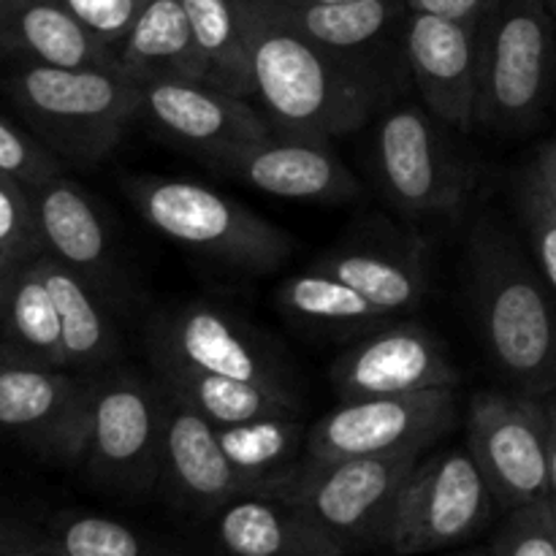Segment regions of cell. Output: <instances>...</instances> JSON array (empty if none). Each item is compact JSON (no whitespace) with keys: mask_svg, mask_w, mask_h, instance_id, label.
I'll return each mask as SVG.
<instances>
[{"mask_svg":"<svg viewBox=\"0 0 556 556\" xmlns=\"http://www.w3.org/2000/svg\"><path fill=\"white\" fill-rule=\"evenodd\" d=\"M38 266L58 307L71 372L98 375L114 367L123 342L112 320V304L52 255H38Z\"/></svg>","mask_w":556,"mask_h":556,"instance_id":"23","label":"cell"},{"mask_svg":"<svg viewBox=\"0 0 556 556\" xmlns=\"http://www.w3.org/2000/svg\"><path fill=\"white\" fill-rule=\"evenodd\" d=\"M43 253L30 188L0 172V261L20 266Z\"/></svg>","mask_w":556,"mask_h":556,"instance_id":"32","label":"cell"},{"mask_svg":"<svg viewBox=\"0 0 556 556\" xmlns=\"http://www.w3.org/2000/svg\"><path fill=\"white\" fill-rule=\"evenodd\" d=\"M206 81L233 96H253V68L244 43L239 0H182Z\"/></svg>","mask_w":556,"mask_h":556,"instance_id":"29","label":"cell"},{"mask_svg":"<svg viewBox=\"0 0 556 556\" xmlns=\"http://www.w3.org/2000/svg\"><path fill=\"white\" fill-rule=\"evenodd\" d=\"M117 65L136 85L161 79L206 81L182 0H144L119 47Z\"/></svg>","mask_w":556,"mask_h":556,"instance_id":"24","label":"cell"},{"mask_svg":"<svg viewBox=\"0 0 556 556\" xmlns=\"http://www.w3.org/2000/svg\"><path fill=\"white\" fill-rule=\"evenodd\" d=\"M286 25L334 54H351L378 41L400 16H407L405 0H356V3H296L264 0Z\"/></svg>","mask_w":556,"mask_h":556,"instance_id":"26","label":"cell"},{"mask_svg":"<svg viewBox=\"0 0 556 556\" xmlns=\"http://www.w3.org/2000/svg\"><path fill=\"white\" fill-rule=\"evenodd\" d=\"M516 195H519V212L521 220H525L532 255H535L538 271L556 293V212L552 201L546 199V193H543L541 185L535 182L530 172H525V177H521Z\"/></svg>","mask_w":556,"mask_h":556,"instance_id":"35","label":"cell"},{"mask_svg":"<svg viewBox=\"0 0 556 556\" xmlns=\"http://www.w3.org/2000/svg\"><path fill=\"white\" fill-rule=\"evenodd\" d=\"M402 49L424 106L443 125L472 130L481 109V27L407 11Z\"/></svg>","mask_w":556,"mask_h":556,"instance_id":"15","label":"cell"},{"mask_svg":"<svg viewBox=\"0 0 556 556\" xmlns=\"http://www.w3.org/2000/svg\"><path fill=\"white\" fill-rule=\"evenodd\" d=\"M157 383L174 396L193 407L195 413L215 427L255 421L269 416H302L304 402L299 389H277L264 383L217 378V375L190 372V369H152Z\"/></svg>","mask_w":556,"mask_h":556,"instance_id":"25","label":"cell"},{"mask_svg":"<svg viewBox=\"0 0 556 556\" xmlns=\"http://www.w3.org/2000/svg\"><path fill=\"white\" fill-rule=\"evenodd\" d=\"M296 3H356V0H296Z\"/></svg>","mask_w":556,"mask_h":556,"instance_id":"43","label":"cell"},{"mask_svg":"<svg viewBox=\"0 0 556 556\" xmlns=\"http://www.w3.org/2000/svg\"><path fill=\"white\" fill-rule=\"evenodd\" d=\"M0 556H63L52 543L43 538V532L30 527H16L14 532L0 538Z\"/></svg>","mask_w":556,"mask_h":556,"instance_id":"38","label":"cell"},{"mask_svg":"<svg viewBox=\"0 0 556 556\" xmlns=\"http://www.w3.org/2000/svg\"><path fill=\"white\" fill-rule=\"evenodd\" d=\"M139 92L141 117L163 139L188 147L201 161L275 134L264 112L248 98L220 90L210 81L161 79L139 85Z\"/></svg>","mask_w":556,"mask_h":556,"instance_id":"16","label":"cell"},{"mask_svg":"<svg viewBox=\"0 0 556 556\" xmlns=\"http://www.w3.org/2000/svg\"><path fill=\"white\" fill-rule=\"evenodd\" d=\"M489 548L492 556H556V532L548 500L510 510Z\"/></svg>","mask_w":556,"mask_h":556,"instance_id":"33","label":"cell"},{"mask_svg":"<svg viewBox=\"0 0 556 556\" xmlns=\"http://www.w3.org/2000/svg\"><path fill=\"white\" fill-rule=\"evenodd\" d=\"M223 177L250 185L261 193L291 201H351L362 185L337 157L329 141L271 134L248 147L206 157Z\"/></svg>","mask_w":556,"mask_h":556,"instance_id":"17","label":"cell"},{"mask_svg":"<svg viewBox=\"0 0 556 556\" xmlns=\"http://www.w3.org/2000/svg\"><path fill=\"white\" fill-rule=\"evenodd\" d=\"M0 337H3L0 348L27 358V362L68 369L60 315L54 307L52 291L41 275L38 258L16 266Z\"/></svg>","mask_w":556,"mask_h":556,"instance_id":"27","label":"cell"},{"mask_svg":"<svg viewBox=\"0 0 556 556\" xmlns=\"http://www.w3.org/2000/svg\"><path fill=\"white\" fill-rule=\"evenodd\" d=\"M467 286L494 367L519 394L554 396L556 293L497 223L472 228Z\"/></svg>","mask_w":556,"mask_h":556,"instance_id":"2","label":"cell"},{"mask_svg":"<svg viewBox=\"0 0 556 556\" xmlns=\"http://www.w3.org/2000/svg\"><path fill=\"white\" fill-rule=\"evenodd\" d=\"M157 486L177 508L199 519H212L233 497L255 492L223 451L215 424L168 391Z\"/></svg>","mask_w":556,"mask_h":556,"instance_id":"19","label":"cell"},{"mask_svg":"<svg viewBox=\"0 0 556 556\" xmlns=\"http://www.w3.org/2000/svg\"><path fill=\"white\" fill-rule=\"evenodd\" d=\"M210 521L223 556H345L299 505L269 492L239 494Z\"/></svg>","mask_w":556,"mask_h":556,"instance_id":"21","label":"cell"},{"mask_svg":"<svg viewBox=\"0 0 556 556\" xmlns=\"http://www.w3.org/2000/svg\"><path fill=\"white\" fill-rule=\"evenodd\" d=\"M492 486L467 445L421 456L402 483L391 519L396 556H429L476 538L494 516Z\"/></svg>","mask_w":556,"mask_h":556,"instance_id":"8","label":"cell"},{"mask_svg":"<svg viewBox=\"0 0 556 556\" xmlns=\"http://www.w3.org/2000/svg\"><path fill=\"white\" fill-rule=\"evenodd\" d=\"M152 369L174 367L244 383L296 389L293 369L269 337L239 315L212 302L168 307L147 326Z\"/></svg>","mask_w":556,"mask_h":556,"instance_id":"9","label":"cell"},{"mask_svg":"<svg viewBox=\"0 0 556 556\" xmlns=\"http://www.w3.org/2000/svg\"><path fill=\"white\" fill-rule=\"evenodd\" d=\"M527 172L535 177V182L541 185V190L546 193V199L552 201V206L556 212V139L546 141V144L538 150L535 161L527 166Z\"/></svg>","mask_w":556,"mask_h":556,"instance_id":"39","label":"cell"},{"mask_svg":"<svg viewBox=\"0 0 556 556\" xmlns=\"http://www.w3.org/2000/svg\"><path fill=\"white\" fill-rule=\"evenodd\" d=\"M239 9L253 96L275 134L329 141L372 117L380 98L372 76L304 38L264 0H239Z\"/></svg>","mask_w":556,"mask_h":556,"instance_id":"1","label":"cell"},{"mask_svg":"<svg viewBox=\"0 0 556 556\" xmlns=\"http://www.w3.org/2000/svg\"><path fill=\"white\" fill-rule=\"evenodd\" d=\"M277 304L302 324L324 329H378L391 320L362 293L318 269H304L282 282Z\"/></svg>","mask_w":556,"mask_h":556,"instance_id":"30","label":"cell"},{"mask_svg":"<svg viewBox=\"0 0 556 556\" xmlns=\"http://www.w3.org/2000/svg\"><path fill=\"white\" fill-rule=\"evenodd\" d=\"M3 90L33 136L60 161L76 166L106 161L130 119L139 117V85L119 65H14Z\"/></svg>","mask_w":556,"mask_h":556,"instance_id":"3","label":"cell"},{"mask_svg":"<svg viewBox=\"0 0 556 556\" xmlns=\"http://www.w3.org/2000/svg\"><path fill=\"white\" fill-rule=\"evenodd\" d=\"M30 195L43 253L90 282L109 304L125 302L128 277L123 275L103 212L90 193L60 174L30 188Z\"/></svg>","mask_w":556,"mask_h":556,"instance_id":"18","label":"cell"},{"mask_svg":"<svg viewBox=\"0 0 556 556\" xmlns=\"http://www.w3.org/2000/svg\"><path fill=\"white\" fill-rule=\"evenodd\" d=\"M456 556H492V548H478V552H465V554H456Z\"/></svg>","mask_w":556,"mask_h":556,"instance_id":"44","label":"cell"},{"mask_svg":"<svg viewBox=\"0 0 556 556\" xmlns=\"http://www.w3.org/2000/svg\"><path fill=\"white\" fill-rule=\"evenodd\" d=\"M0 58L14 65L98 68L117 65L63 0H0Z\"/></svg>","mask_w":556,"mask_h":556,"instance_id":"22","label":"cell"},{"mask_svg":"<svg viewBox=\"0 0 556 556\" xmlns=\"http://www.w3.org/2000/svg\"><path fill=\"white\" fill-rule=\"evenodd\" d=\"M63 3L103 47L117 54L144 0H63Z\"/></svg>","mask_w":556,"mask_h":556,"instance_id":"36","label":"cell"},{"mask_svg":"<svg viewBox=\"0 0 556 556\" xmlns=\"http://www.w3.org/2000/svg\"><path fill=\"white\" fill-rule=\"evenodd\" d=\"M0 172L14 177L25 188H38L63 174V161L36 136L0 117Z\"/></svg>","mask_w":556,"mask_h":556,"instance_id":"34","label":"cell"},{"mask_svg":"<svg viewBox=\"0 0 556 556\" xmlns=\"http://www.w3.org/2000/svg\"><path fill=\"white\" fill-rule=\"evenodd\" d=\"M548 410V486H552V497L556 500V394L546 400Z\"/></svg>","mask_w":556,"mask_h":556,"instance_id":"40","label":"cell"},{"mask_svg":"<svg viewBox=\"0 0 556 556\" xmlns=\"http://www.w3.org/2000/svg\"><path fill=\"white\" fill-rule=\"evenodd\" d=\"M548 505H552V519H554V532H556V500H548Z\"/></svg>","mask_w":556,"mask_h":556,"instance_id":"45","label":"cell"},{"mask_svg":"<svg viewBox=\"0 0 556 556\" xmlns=\"http://www.w3.org/2000/svg\"><path fill=\"white\" fill-rule=\"evenodd\" d=\"M43 538L63 556H163L134 527L98 514H58Z\"/></svg>","mask_w":556,"mask_h":556,"instance_id":"31","label":"cell"},{"mask_svg":"<svg viewBox=\"0 0 556 556\" xmlns=\"http://www.w3.org/2000/svg\"><path fill=\"white\" fill-rule=\"evenodd\" d=\"M337 277L386 315L410 313L429 291L427 248L407 237H358L326 250L309 264Z\"/></svg>","mask_w":556,"mask_h":556,"instance_id":"20","label":"cell"},{"mask_svg":"<svg viewBox=\"0 0 556 556\" xmlns=\"http://www.w3.org/2000/svg\"><path fill=\"white\" fill-rule=\"evenodd\" d=\"M465 445L505 510L552 497L546 400L481 391L467 407Z\"/></svg>","mask_w":556,"mask_h":556,"instance_id":"12","label":"cell"},{"mask_svg":"<svg viewBox=\"0 0 556 556\" xmlns=\"http://www.w3.org/2000/svg\"><path fill=\"white\" fill-rule=\"evenodd\" d=\"M14 271H16L14 264H9V261H0V329H3L5 302H9V291H11V280H14Z\"/></svg>","mask_w":556,"mask_h":556,"instance_id":"41","label":"cell"},{"mask_svg":"<svg viewBox=\"0 0 556 556\" xmlns=\"http://www.w3.org/2000/svg\"><path fill=\"white\" fill-rule=\"evenodd\" d=\"M405 3L410 11L451 16V20H462L481 27L500 0H405Z\"/></svg>","mask_w":556,"mask_h":556,"instance_id":"37","label":"cell"},{"mask_svg":"<svg viewBox=\"0 0 556 556\" xmlns=\"http://www.w3.org/2000/svg\"><path fill=\"white\" fill-rule=\"evenodd\" d=\"M456 421V389L342 400L309 427L307 459L427 454V448L443 440Z\"/></svg>","mask_w":556,"mask_h":556,"instance_id":"11","label":"cell"},{"mask_svg":"<svg viewBox=\"0 0 556 556\" xmlns=\"http://www.w3.org/2000/svg\"><path fill=\"white\" fill-rule=\"evenodd\" d=\"M459 380L445 342L413 320L378 326L331 364V383L342 400L456 389Z\"/></svg>","mask_w":556,"mask_h":556,"instance_id":"14","label":"cell"},{"mask_svg":"<svg viewBox=\"0 0 556 556\" xmlns=\"http://www.w3.org/2000/svg\"><path fill=\"white\" fill-rule=\"evenodd\" d=\"M123 190L141 220L161 237L233 271L269 275L293 253L282 228L195 179L136 174L123 179Z\"/></svg>","mask_w":556,"mask_h":556,"instance_id":"4","label":"cell"},{"mask_svg":"<svg viewBox=\"0 0 556 556\" xmlns=\"http://www.w3.org/2000/svg\"><path fill=\"white\" fill-rule=\"evenodd\" d=\"M556 65L546 0H500L481 25L478 125L525 130L541 117Z\"/></svg>","mask_w":556,"mask_h":556,"instance_id":"7","label":"cell"},{"mask_svg":"<svg viewBox=\"0 0 556 556\" xmlns=\"http://www.w3.org/2000/svg\"><path fill=\"white\" fill-rule=\"evenodd\" d=\"M92 375L43 367L0 348V429L30 440L63 465H81Z\"/></svg>","mask_w":556,"mask_h":556,"instance_id":"13","label":"cell"},{"mask_svg":"<svg viewBox=\"0 0 556 556\" xmlns=\"http://www.w3.org/2000/svg\"><path fill=\"white\" fill-rule=\"evenodd\" d=\"M16 527H22L20 521H11V519H0V538L9 535V532H14Z\"/></svg>","mask_w":556,"mask_h":556,"instance_id":"42","label":"cell"},{"mask_svg":"<svg viewBox=\"0 0 556 556\" xmlns=\"http://www.w3.org/2000/svg\"><path fill=\"white\" fill-rule=\"evenodd\" d=\"M166 391L155 375L109 367L92 375L85 467L96 486L117 494H144L161 478Z\"/></svg>","mask_w":556,"mask_h":556,"instance_id":"6","label":"cell"},{"mask_svg":"<svg viewBox=\"0 0 556 556\" xmlns=\"http://www.w3.org/2000/svg\"><path fill=\"white\" fill-rule=\"evenodd\" d=\"M215 429L231 465L255 492H269L307 456L309 429L302 416H269Z\"/></svg>","mask_w":556,"mask_h":556,"instance_id":"28","label":"cell"},{"mask_svg":"<svg viewBox=\"0 0 556 556\" xmlns=\"http://www.w3.org/2000/svg\"><path fill=\"white\" fill-rule=\"evenodd\" d=\"M421 456H351L331 462L304 456L269 494L299 505L345 554L389 546L396 497Z\"/></svg>","mask_w":556,"mask_h":556,"instance_id":"5","label":"cell"},{"mask_svg":"<svg viewBox=\"0 0 556 556\" xmlns=\"http://www.w3.org/2000/svg\"><path fill=\"white\" fill-rule=\"evenodd\" d=\"M546 5H548V11L556 16V0H546Z\"/></svg>","mask_w":556,"mask_h":556,"instance_id":"46","label":"cell"},{"mask_svg":"<svg viewBox=\"0 0 556 556\" xmlns=\"http://www.w3.org/2000/svg\"><path fill=\"white\" fill-rule=\"evenodd\" d=\"M375 168L391 204L410 217H448L465 206L470 174L427 106L400 103L375 130Z\"/></svg>","mask_w":556,"mask_h":556,"instance_id":"10","label":"cell"}]
</instances>
